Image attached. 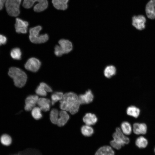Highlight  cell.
Wrapping results in <instances>:
<instances>
[{
  "label": "cell",
  "mask_w": 155,
  "mask_h": 155,
  "mask_svg": "<svg viewBox=\"0 0 155 155\" xmlns=\"http://www.w3.org/2000/svg\"><path fill=\"white\" fill-rule=\"evenodd\" d=\"M154 152H155V148H154Z\"/></svg>",
  "instance_id": "34"
},
{
  "label": "cell",
  "mask_w": 155,
  "mask_h": 155,
  "mask_svg": "<svg viewBox=\"0 0 155 155\" xmlns=\"http://www.w3.org/2000/svg\"><path fill=\"white\" fill-rule=\"evenodd\" d=\"M7 41V38L5 36L0 34V46L5 44Z\"/></svg>",
  "instance_id": "31"
},
{
  "label": "cell",
  "mask_w": 155,
  "mask_h": 155,
  "mask_svg": "<svg viewBox=\"0 0 155 155\" xmlns=\"http://www.w3.org/2000/svg\"><path fill=\"white\" fill-rule=\"evenodd\" d=\"M59 117L57 125L60 127L64 126L69 119V116L66 111L63 110L59 112Z\"/></svg>",
  "instance_id": "17"
},
{
  "label": "cell",
  "mask_w": 155,
  "mask_h": 155,
  "mask_svg": "<svg viewBox=\"0 0 155 155\" xmlns=\"http://www.w3.org/2000/svg\"><path fill=\"white\" fill-rule=\"evenodd\" d=\"M42 29L40 26H37L30 28L29 30V39L32 43L41 44L44 43L49 40V36L47 34H40Z\"/></svg>",
  "instance_id": "3"
},
{
  "label": "cell",
  "mask_w": 155,
  "mask_h": 155,
  "mask_svg": "<svg viewBox=\"0 0 155 155\" xmlns=\"http://www.w3.org/2000/svg\"><path fill=\"white\" fill-rule=\"evenodd\" d=\"M58 110L54 108L51 110L50 114V119L51 122L53 124H57L59 117Z\"/></svg>",
  "instance_id": "26"
},
{
  "label": "cell",
  "mask_w": 155,
  "mask_h": 155,
  "mask_svg": "<svg viewBox=\"0 0 155 155\" xmlns=\"http://www.w3.org/2000/svg\"><path fill=\"white\" fill-rule=\"evenodd\" d=\"M126 112L128 115L137 118L140 114V110L138 107L134 105H131L127 108Z\"/></svg>",
  "instance_id": "21"
},
{
  "label": "cell",
  "mask_w": 155,
  "mask_h": 155,
  "mask_svg": "<svg viewBox=\"0 0 155 155\" xmlns=\"http://www.w3.org/2000/svg\"><path fill=\"white\" fill-rule=\"evenodd\" d=\"M41 65V62L38 59L35 57L29 58L24 65V67L27 70L35 72L39 69Z\"/></svg>",
  "instance_id": "8"
},
{
  "label": "cell",
  "mask_w": 155,
  "mask_h": 155,
  "mask_svg": "<svg viewBox=\"0 0 155 155\" xmlns=\"http://www.w3.org/2000/svg\"><path fill=\"white\" fill-rule=\"evenodd\" d=\"M31 115L34 119L37 120L41 119L42 116L41 110L39 107H35L32 109Z\"/></svg>",
  "instance_id": "30"
},
{
  "label": "cell",
  "mask_w": 155,
  "mask_h": 155,
  "mask_svg": "<svg viewBox=\"0 0 155 155\" xmlns=\"http://www.w3.org/2000/svg\"><path fill=\"white\" fill-rule=\"evenodd\" d=\"M113 140L111 141L110 144L114 148L119 150L125 144L129 142V139L125 135L119 128H117L115 132L113 135Z\"/></svg>",
  "instance_id": "4"
},
{
  "label": "cell",
  "mask_w": 155,
  "mask_h": 155,
  "mask_svg": "<svg viewBox=\"0 0 155 155\" xmlns=\"http://www.w3.org/2000/svg\"><path fill=\"white\" fill-rule=\"evenodd\" d=\"M116 69L113 65H110L106 67L104 71V76L107 78H110L116 73Z\"/></svg>",
  "instance_id": "22"
},
{
  "label": "cell",
  "mask_w": 155,
  "mask_h": 155,
  "mask_svg": "<svg viewBox=\"0 0 155 155\" xmlns=\"http://www.w3.org/2000/svg\"><path fill=\"white\" fill-rule=\"evenodd\" d=\"M22 53L20 49L18 47L13 48L10 52V55L14 59L20 60L22 57Z\"/></svg>",
  "instance_id": "28"
},
{
  "label": "cell",
  "mask_w": 155,
  "mask_h": 155,
  "mask_svg": "<svg viewBox=\"0 0 155 155\" xmlns=\"http://www.w3.org/2000/svg\"><path fill=\"white\" fill-rule=\"evenodd\" d=\"M22 0H7L5 3L6 11L11 16L16 17L20 13V6Z\"/></svg>",
  "instance_id": "7"
},
{
  "label": "cell",
  "mask_w": 155,
  "mask_h": 155,
  "mask_svg": "<svg viewBox=\"0 0 155 155\" xmlns=\"http://www.w3.org/2000/svg\"><path fill=\"white\" fill-rule=\"evenodd\" d=\"M63 94V93L61 92H56L52 94L51 96V105H53L56 102L61 100Z\"/></svg>",
  "instance_id": "29"
},
{
  "label": "cell",
  "mask_w": 155,
  "mask_h": 155,
  "mask_svg": "<svg viewBox=\"0 0 155 155\" xmlns=\"http://www.w3.org/2000/svg\"><path fill=\"white\" fill-rule=\"evenodd\" d=\"M82 134L86 137H90L94 133L93 129L90 125H86L82 126L81 129Z\"/></svg>",
  "instance_id": "25"
},
{
  "label": "cell",
  "mask_w": 155,
  "mask_h": 155,
  "mask_svg": "<svg viewBox=\"0 0 155 155\" xmlns=\"http://www.w3.org/2000/svg\"><path fill=\"white\" fill-rule=\"evenodd\" d=\"M29 23L20 18H16L15 24L16 32L18 33L26 34L28 31Z\"/></svg>",
  "instance_id": "10"
},
{
  "label": "cell",
  "mask_w": 155,
  "mask_h": 155,
  "mask_svg": "<svg viewBox=\"0 0 155 155\" xmlns=\"http://www.w3.org/2000/svg\"><path fill=\"white\" fill-rule=\"evenodd\" d=\"M9 75L13 80L14 85L17 87H23L26 84L27 79L26 73L18 68L12 67L9 70Z\"/></svg>",
  "instance_id": "2"
},
{
  "label": "cell",
  "mask_w": 155,
  "mask_h": 155,
  "mask_svg": "<svg viewBox=\"0 0 155 155\" xmlns=\"http://www.w3.org/2000/svg\"><path fill=\"white\" fill-rule=\"evenodd\" d=\"M148 142L147 140L143 136L138 137L135 141L136 146L140 148H145L148 145Z\"/></svg>",
  "instance_id": "24"
},
{
  "label": "cell",
  "mask_w": 155,
  "mask_h": 155,
  "mask_svg": "<svg viewBox=\"0 0 155 155\" xmlns=\"http://www.w3.org/2000/svg\"><path fill=\"white\" fill-rule=\"evenodd\" d=\"M52 91L51 88L47 84L43 82L40 83L35 90L36 94L42 96H45L47 95V92Z\"/></svg>",
  "instance_id": "12"
},
{
  "label": "cell",
  "mask_w": 155,
  "mask_h": 155,
  "mask_svg": "<svg viewBox=\"0 0 155 155\" xmlns=\"http://www.w3.org/2000/svg\"><path fill=\"white\" fill-rule=\"evenodd\" d=\"M133 131L137 135H144L147 131V126L144 123H135L132 127Z\"/></svg>",
  "instance_id": "13"
},
{
  "label": "cell",
  "mask_w": 155,
  "mask_h": 155,
  "mask_svg": "<svg viewBox=\"0 0 155 155\" xmlns=\"http://www.w3.org/2000/svg\"><path fill=\"white\" fill-rule=\"evenodd\" d=\"M34 6L33 9L34 11L40 12L46 9L48 6L47 0H24L22 6L26 9H28Z\"/></svg>",
  "instance_id": "5"
},
{
  "label": "cell",
  "mask_w": 155,
  "mask_h": 155,
  "mask_svg": "<svg viewBox=\"0 0 155 155\" xmlns=\"http://www.w3.org/2000/svg\"><path fill=\"white\" fill-rule=\"evenodd\" d=\"M7 0H0V10H2Z\"/></svg>",
  "instance_id": "32"
},
{
  "label": "cell",
  "mask_w": 155,
  "mask_h": 155,
  "mask_svg": "<svg viewBox=\"0 0 155 155\" xmlns=\"http://www.w3.org/2000/svg\"><path fill=\"white\" fill-rule=\"evenodd\" d=\"M146 20L142 15L134 16L132 18V24L133 27L137 30L142 31L146 28Z\"/></svg>",
  "instance_id": "9"
},
{
  "label": "cell",
  "mask_w": 155,
  "mask_h": 155,
  "mask_svg": "<svg viewBox=\"0 0 155 155\" xmlns=\"http://www.w3.org/2000/svg\"><path fill=\"white\" fill-rule=\"evenodd\" d=\"M11 155H19V154H12Z\"/></svg>",
  "instance_id": "33"
},
{
  "label": "cell",
  "mask_w": 155,
  "mask_h": 155,
  "mask_svg": "<svg viewBox=\"0 0 155 155\" xmlns=\"http://www.w3.org/2000/svg\"><path fill=\"white\" fill-rule=\"evenodd\" d=\"M83 120L86 125H90L95 124L97 121L98 119L95 114L88 113L84 116Z\"/></svg>",
  "instance_id": "18"
},
{
  "label": "cell",
  "mask_w": 155,
  "mask_h": 155,
  "mask_svg": "<svg viewBox=\"0 0 155 155\" xmlns=\"http://www.w3.org/2000/svg\"><path fill=\"white\" fill-rule=\"evenodd\" d=\"M59 45H57L54 48L55 54L57 57L61 56L63 55L67 54L73 49V44L69 40L61 39L58 41Z\"/></svg>",
  "instance_id": "6"
},
{
  "label": "cell",
  "mask_w": 155,
  "mask_h": 155,
  "mask_svg": "<svg viewBox=\"0 0 155 155\" xmlns=\"http://www.w3.org/2000/svg\"><path fill=\"white\" fill-rule=\"evenodd\" d=\"M146 12L148 18L151 19L155 18V0H151L147 3Z\"/></svg>",
  "instance_id": "15"
},
{
  "label": "cell",
  "mask_w": 155,
  "mask_h": 155,
  "mask_svg": "<svg viewBox=\"0 0 155 155\" xmlns=\"http://www.w3.org/2000/svg\"><path fill=\"white\" fill-rule=\"evenodd\" d=\"M59 102V107L62 110L69 111L72 115L75 114L79 111L80 104L78 97L73 92H68L64 94Z\"/></svg>",
  "instance_id": "1"
},
{
  "label": "cell",
  "mask_w": 155,
  "mask_h": 155,
  "mask_svg": "<svg viewBox=\"0 0 155 155\" xmlns=\"http://www.w3.org/2000/svg\"><path fill=\"white\" fill-rule=\"evenodd\" d=\"M78 99L80 104H88L92 102L94 99L93 94L90 90H88L84 94H81L78 96Z\"/></svg>",
  "instance_id": "14"
},
{
  "label": "cell",
  "mask_w": 155,
  "mask_h": 155,
  "mask_svg": "<svg viewBox=\"0 0 155 155\" xmlns=\"http://www.w3.org/2000/svg\"><path fill=\"white\" fill-rule=\"evenodd\" d=\"M0 141L1 144L3 146H8L11 144L12 139L9 135L6 134H4L1 136Z\"/></svg>",
  "instance_id": "27"
},
{
  "label": "cell",
  "mask_w": 155,
  "mask_h": 155,
  "mask_svg": "<svg viewBox=\"0 0 155 155\" xmlns=\"http://www.w3.org/2000/svg\"><path fill=\"white\" fill-rule=\"evenodd\" d=\"M121 130L123 133L126 135H130L133 131L132 127L128 122H123L121 124Z\"/></svg>",
  "instance_id": "23"
},
{
  "label": "cell",
  "mask_w": 155,
  "mask_h": 155,
  "mask_svg": "<svg viewBox=\"0 0 155 155\" xmlns=\"http://www.w3.org/2000/svg\"><path fill=\"white\" fill-rule=\"evenodd\" d=\"M37 95H31L27 96L25 100L24 109L26 111H32L37 104L38 99Z\"/></svg>",
  "instance_id": "11"
},
{
  "label": "cell",
  "mask_w": 155,
  "mask_h": 155,
  "mask_svg": "<svg viewBox=\"0 0 155 155\" xmlns=\"http://www.w3.org/2000/svg\"><path fill=\"white\" fill-rule=\"evenodd\" d=\"M37 104L41 111H47L50 109L51 101L47 98H38Z\"/></svg>",
  "instance_id": "16"
},
{
  "label": "cell",
  "mask_w": 155,
  "mask_h": 155,
  "mask_svg": "<svg viewBox=\"0 0 155 155\" xmlns=\"http://www.w3.org/2000/svg\"><path fill=\"white\" fill-rule=\"evenodd\" d=\"M115 152L111 147L105 146L100 148L94 155H114Z\"/></svg>",
  "instance_id": "20"
},
{
  "label": "cell",
  "mask_w": 155,
  "mask_h": 155,
  "mask_svg": "<svg viewBox=\"0 0 155 155\" xmlns=\"http://www.w3.org/2000/svg\"><path fill=\"white\" fill-rule=\"evenodd\" d=\"M69 0H52L53 6L59 10H65L68 8Z\"/></svg>",
  "instance_id": "19"
}]
</instances>
